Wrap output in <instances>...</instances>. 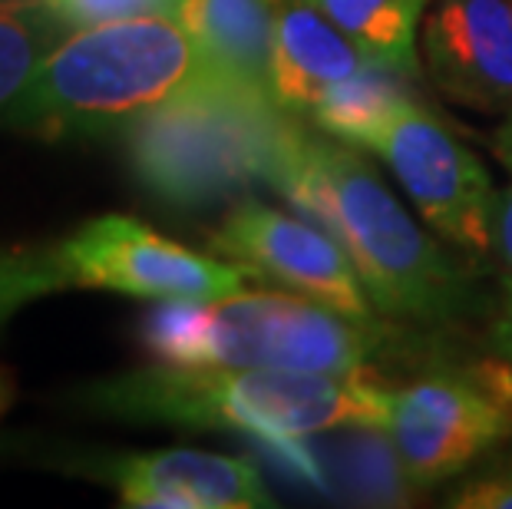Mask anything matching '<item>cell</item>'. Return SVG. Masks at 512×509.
<instances>
[{
    "mask_svg": "<svg viewBox=\"0 0 512 509\" xmlns=\"http://www.w3.org/2000/svg\"><path fill=\"white\" fill-rule=\"evenodd\" d=\"M271 186L337 238L384 318L446 324L470 314L473 288L460 265L410 219L357 146L298 126Z\"/></svg>",
    "mask_w": 512,
    "mask_h": 509,
    "instance_id": "6da1fadb",
    "label": "cell"
},
{
    "mask_svg": "<svg viewBox=\"0 0 512 509\" xmlns=\"http://www.w3.org/2000/svg\"><path fill=\"white\" fill-rule=\"evenodd\" d=\"M387 381L364 371L156 364L83 387L96 414L189 430H238L278 450H294L337 427L377 430Z\"/></svg>",
    "mask_w": 512,
    "mask_h": 509,
    "instance_id": "7a4b0ae2",
    "label": "cell"
},
{
    "mask_svg": "<svg viewBox=\"0 0 512 509\" xmlns=\"http://www.w3.org/2000/svg\"><path fill=\"white\" fill-rule=\"evenodd\" d=\"M212 67L176 17H129L70 30L40 63L4 126L43 139L126 133Z\"/></svg>",
    "mask_w": 512,
    "mask_h": 509,
    "instance_id": "3957f363",
    "label": "cell"
},
{
    "mask_svg": "<svg viewBox=\"0 0 512 509\" xmlns=\"http://www.w3.org/2000/svg\"><path fill=\"white\" fill-rule=\"evenodd\" d=\"M301 116L209 70L126 129L139 182L169 205H209L248 182H275Z\"/></svg>",
    "mask_w": 512,
    "mask_h": 509,
    "instance_id": "277c9868",
    "label": "cell"
},
{
    "mask_svg": "<svg viewBox=\"0 0 512 509\" xmlns=\"http://www.w3.org/2000/svg\"><path fill=\"white\" fill-rule=\"evenodd\" d=\"M143 348L159 364L364 371L397 334L304 295L232 291L209 301H162L143 321Z\"/></svg>",
    "mask_w": 512,
    "mask_h": 509,
    "instance_id": "5b68a950",
    "label": "cell"
},
{
    "mask_svg": "<svg viewBox=\"0 0 512 509\" xmlns=\"http://www.w3.org/2000/svg\"><path fill=\"white\" fill-rule=\"evenodd\" d=\"M377 430L410 486L427 490L450 480L512 433V367H440L420 381L387 387Z\"/></svg>",
    "mask_w": 512,
    "mask_h": 509,
    "instance_id": "8992f818",
    "label": "cell"
},
{
    "mask_svg": "<svg viewBox=\"0 0 512 509\" xmlns=\"http://www.w3.org/2000/svg\"><path fill=\"white\" fill-rule=\"evenodd\" d=\"M361 149L387 162L430 229L466 252L489 255L496 205L493 179L427 106L407 96Z\"/></svg>",
    "mask_w": 512,
    "mask_h": 509,
    "instance_id": "52a82bcc",
    "label": "cell"
},
{
    "mask_svg": "<svg viewBox=\"0 0 512 509\" xmlns=\"http://www.w3.org/2000/svg\"><path fill=\"white\" fill-rule=\"evenodd\" d=\"M70 288L119 291L156 301H209L242 291L258 275L238 262H215L182 248L126 215L80 225L57 245Z\"/></svg>",
    "mask_w": 512,
    "mask_h": 509,
    "instance_id": "ba28073f",
    "label": "cell"
},
{
    "mask_svg": "<svg viewBox=\"0 0 512 509\" xmlns=\"http://www.w3.org/2000/svg\"><path fill=\"white\" fill-rule=\"evenodd\" d=\"M212 248L228 262L252 268L258 278L278 281L294 295L354 318H374L377 311L354 262L331 232L261 202H245L228 212L212 235Z\"/></svg>",
    "mask_w": 512,
    "mask_h": 509,
    "instance_id": "9c48e42d",
    "label": "cell"
},
{
    "mask_svg": "<svg viewBox=\"0 0 512 509\" xmlns=\"http://www.w3.org/2000/svg\"><path fill=\"white\" fill-rule=\"evenodd\" d=\"M433 83L476 113L512 110V0H437L423 17Z\"/></svg>",
    "mask_w": 512,
    "mask_h": 509,
    "instance_id": "30bf717a",
    "label": "cell"
},
{
    "mask_svg": "<svg viewBox=\"0 0 512 509\" xmlns=\"http://www.w3.org/2000/svg\"><path fill=\"white\" fill-rule=\"evenodd\" d=\"M133 509H268V483L252 460L209 450H156L116 457L100 470Z\"/></svg>",
    "mask_w": 512,
    "mask_h": 509,
    "instance_id": "8fae6325",
    "label": "cell"
},
{
    "mask_svg": "<svg viewBox=\"0 0 512 509\" xmlns=\"http://www.w3.org/2000/svg\"><path fill=\"white\" fill-rule=\"evenodd\" d=\"M377 63L384 60L347 37L311 0H281L271 57V96L281 110L311 116L328 90Z\"/></svg>",
    "mask_w": 512,
    "mask_h": 509,
    "instance_id": "7c38bea8",
    "label": "cell"
},
{
    "mask_svg": "<svg viewBox=\"0 0 512 509\" xmlns=\"http://www.w3.org/2000/svg\"><path fill=\"white\" fill-rule=\"evenodd\" d=\"M278 10L281 0H182L176 20L215 73L271 96Z\"/></svg>",
    "mask_w": 512,
    "mask_h": 509,
    "instance_id": "4fadbf2b",
    "label": "cell"
},
{
    "mask_svg": "<svg viewBox=\"0 0 512 509\" xmlns=\"http://www.w3.org/2000/svg\"><path fill=\"white\" fill-rule=\"evenodd\" d=\"M311 4L377 60L407 73L410 80L417 77V30L427 17L430 0H311Z\"/></svg>",
    "mask_w": 512,
    "mask_h": 509,
    "instance_id": "5bb4252c",
    "label": "cell"
},
{
    "mask_svg": "<svg viewBox=\"0 0 512 509\" xmlns=\"http://www.w3.org/2000/svg\"><path fill=\"white\" fill-rule=\"evenodd\" d=\"M407 80V73H400L397 67L377 63V67H367L364 73L347 77L334 90H328V96L314 106L308 119L324 136L361 149L367 136L410 96Z\"/></svg>",
    "mask_w": 512,
    "mask_h": 509,
    "instance_id": "9a60e30c",
    "label": "cell"
},
{
    "mask_svg": "<svg viewBox=\"0 0 512 509\" xmlns=\"http://www.w3.org/2000/svg\"><path fill=\"white\" fill-rule=\"evenodd\" d=\"M67 34L43 0H0V126L47 53Z\"/></svg>",
    "mask_w": 512,
    "mask_h": 509,
    "instance_id": "2e32d148",
    "label": "cell"
},
{
    "mask_svg": "<svg viewBox=\"0 0 512 509\" xmlns=\"http://www.w3.org/2000/svg\"><path fill=\"white\" fill-rule=\"evenodd\" d=\"M63 288H70V281L63 272L57 245L0 252V324L30 301L47 298Z\"/></svg>",
    "mask_w": 512,
    "mask_h": 509,
    "instance_id": "e0dca14e",
    "label": "cell"
},
{
    "mask_svg": "<svg viewBox=\"0 0 512 509\" xmlns=\"http://www.w3.org/2000/svg\"><path fill=\"white\" fill-rule=\"evenodd\" d=\"M67 30L129 17H176L182 0H43Z\"/></svg>",
    "mask_w": 512,
    "mask_h": 509,
    "instance_id": "ac0fdd59",
    "label": "cell"
},
{
    "mask_svg": "<svg viewBox=\"0 0 512 509\" xmlns=\"http://www.w3.org/2000/svg\"><path fill=\"white\" fill-rule=\"evenodd\" d=\"M450 506L460 509H512V467L493 476H483L460 493H453Z\"/></svg>",
    "mask_w": 512,
    "mask_h": 509,
    "instance_id": "d6986e66",
    "label": "cell"
},
{
    "mask_svg": "<svg viewBox=\"0 0 512 509\" xmlns=\"http://www.w3.org/2000/svg\"><path fill=\"white\" fill-rule=\"evenodd\" d=\"M489 255L496 258L503 278H512V186L503 192H496V205H493V245H489Z\"/></svg>",
    "mask_w": 512,
    "mask_h": 509,
    "instance_id": "ffe728a7",
    "label": "cell"
},
{
    "mask_svg": "<svg viewBox=\"0 0 512 509\" xmlns=\"http://www.w3.org/2000/svg\"><path fill=\"white\" fill-rule=\"evenodd\" d=\"M493 348L512 367V278H503V305L493 324Z\"/></svg>",
    "mask_w": 512,
    "mask_h": 509,
    "instance_id": "44dd1931",
    "label": "cell"
},
{
    "mask_svg": "<svg viewBox=\"0 0 512 509\" xmlns=\"http://www.w3.org/2000/svg\"><path fill=\"white\" fill-rule=\"evenodd\" d=\"M489 146H493V156L503 162V166L512 172V110L506 113L503 126L496 129L493 139H489Z\"/></svg>",
    "mask_w": 512,
    "mask_h": 509,
    "instance_id": "7402d4cb",
    "label": "cell"
},
{
    "mask_svg": "<svg viewBox=\"0 0 512 509\" xmlns=\"http://www.w3.org/2000/svg\"><path fill=\"white\" fill-rule=\"evenodd\" d=\"M7 400H10V391H7L4 377H0V410H4V407H7Z\"/></svg>",
    "mask_w": 512,
    "mask_h": 509,
    "instance_id": "603a6c76",
    "label": "cell"
}]
</instances>
